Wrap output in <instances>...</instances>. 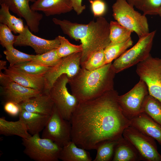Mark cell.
Here are the masks:
<instances>
[{
    "label": "cell",
    "instance_id": "38",
    "mask_svg": "<svg viewBox=\"0 0 161 161\" xmlns=\"http://www.w3.org/2000/svg\"><path fill=\"white\" fill-rule=\"evenodd\" d=\"M73 10L78 15L81 14L85 9L86 6L82 4V0H71Z\"/></svg>",
    "mask_w": 161,
    "mask_h": 161
},
{
    "label": "cell",
    "instance_id": "12",
    "mask_svg": "<svg viewBox=\"0 0 161 161\" xmlns=\"http://www.w3.org/2000/svg\"><path fill=\"white\" fill-rule=\"evenodd\" d=\"M149 94L145 83L140 79L139 82L129 92L119 95L118 101L123 113L130 120L141 113L146 96Z\"/></svg>",
    "mask_w": 161,
    "mask_h": 161
},
{
    "label": "cell",
    "instance_id": "7",
    "mask_svg": "<svg viewBox=\"0 0 161 161\" xmlns=\"http://www.w3.org/2000/svg\"><path fill=\"white\" fill-rule=\"evenodd\" d=\"M69 79L66 74L59 77L49 90L50 96L62 116L70 121L72 114L79 102L68 91L66 85Z\"/></svg>",
    "mask_w": 161,
    "mask_h": 161
},
{
    "label": "cell",
    "instance_id": "17",
    "mask_svg": "<svg viewBox=\"0 0 161 161\" xmlns=\"http://www.w3.org/2000/svg\"><path fill=\"white\" fill-rule=\"evenodd\" d=\"M30 7L32 10L41 11L47 16L66 13L73 10L71 0H35Z\"/></svg>",
    "mask_w": 161,
    "mask_h": 161
},
{
    "label": "cell",
    "instance_id": "14",
    "mask_svg": "<svg viewBox=\"0 0 161 161\" xmlns=\"http://www.w3.org/2000/svg\"><path fill=\"white\" fill-rule=\"evenodd\" d=\"M60 44L57 37L52 40L41 38L33 34L27 25L23 31L16 36L14 46H30L33 48L37 55H39L57 49Z\"/></svg>",
    "mask_w": 161,
    "mask_h": 161
},
{
    "label": "cell",
    "instance_id": "18",
    "mask_svg": "<svg viewBox=\"0 0 161 161\" xmlns=\"http://www.w3.org/2000/svg\"><path fill=\"white\" fill-rule=\"evenodd\" d=\"M2 87V94L6 101H12L18 104L42 92L23 86L12 80Z\"/></svg>",
    "mask_w": 161,
    "mask_h": 161
},
{
    "label": "cell",
    "instance_id": "1",
    "mask_svg": "<svg viewBox=\"0 0 161 161\" xmlns=\"http://www.w3.org/2000/svg\"><path fill=\"white\" fill-rule=\"evenodd\" d=\"M118 96L114 89L79 103L70 121L71 140L86 150H97L106 141L122 137L130 121L119 103Z\"/></svg>",
    "mask_w": 161,
    "mask_h": 161
},
{
    "label": "cell",
    "instance_id": "22",
    "mask_svg": "<svg viewBox=\"0 0 161 161\" xmlns=\"http://www.w3.org/2000/svg\"><path fill=\"white\" fill-rule=\"evenodd\" d=\"M86 150L78 147L71 140L62 148L59 159L63 161H91L90 154Z\"/></svg>",
    "mask_w": 161,
    "mask_h": 161
},
{
    "label": "cell",
    "instance_id": "31",
    "mask_svg": "<svg viewBox=\"0 0 161 161\" xmlns=\"http://www.w3.org/2000/svg\"><path fill=\"white\" fill-rule=\"evenodd\" d=\"M3 53L10 63V67L25 62L31 61L36 55H32L24 53L13 47L9 50H6Z\"/></svg>",
    "mask_w": 161,
    "mask_h": 161
},
{
    "label": "cell",
    "instance_id": "40",
    "mask_svg": "<svg viewBox=\"0 0 161 161\" xmlns=\"http://www.w3.org/2000/svg\"><path fill=\"white\" fill-rule=\"evenodd\" d=\"M7 63V61L3 60L0 61V71H1L2 69L4 70L7 68L5 66Z\"/></svg>",
    "mask_w": 161,
    "mask_h": 161
},
{
    "label": "cell",
    "instance_id": "24",
    "mask_svg": "<svg viewBox=\"0 0 161 161\" xmlns=\"http://www.w3.org/2000/svg\"><path fill=\"white\" fill-rule=\"evenodd\" d=\"M0 5V23L6 25L15 34L22 32L25 27L23 20L12 15L8 7L4 4H1Z\"/></svg>",
    "mask_w": 161,
    "mask_h": 161
},
{
    "label": "cell",
    "instance_id": "26",
    "mask_svg": "<svg viewBox=\"0 0 161 161\" xmlns=\"http://www.w3.org/2000/svg\"><path fill=\"white\" fill-rule=\"evenodd\" d=\"M133 42L131 38L122 42H111L104 49L106 64L112 63L132 46Z\"/></svg>",
    "mask_w": 161,
    "mask_h": 161
},
{
    "label": "cell",
    "instance_id": "8",
    "mask_svg": "<svg viewBox=\"0 0 161 161\" xmlns=\"http://www.w3.org/2000/svg\"><path fill=\"white\" fill-rule=\"evenodd\" d=\"M136 72L146 84L149 94L161 102V58L150 54L137 64Z\"/></svg>",
    "mask_w": 161,
    "mask_h": 161
},
{
    "label": "cell",
    "instance_id": "20",
    "mask_svg": "<svg viewBox=\"0 0 161 161\" xmlns=\"http://www.w3.org/2000/svg\"><path fill=\"white\" fill-rule=\"evenodd\" d=\"M50 116L22 110L19 115V119L23 121L28 132L32 135L39 134L43 130Z\"/></svg>",
    "mask_w": 161,
    "mask_h": 161
},
{
    "label": "cell",
    "instance_id": "3",
    "mask_svg": "<svg viewBox=\"0 0 161 161\" xmlns=\"http://www.w3.org/2000/svg\"><path fill=\"white\" fill-rule=\"evenodd\" d=\"M116 74L112 63L92 70L81 67L75 76L69 79L72 94L79 103L98 97L114 89Z\"/></svg>",
    "mask_w": 161,
    "mask_h": 161
},
{
    "label": "cell",
    "instance_id": "11",
    "mask_svg": "<svg viewBox=\"0 0 161 161\" xmlns=\"http://www.w3.org/2000/svg\"><path fill=\"white\" fill-rule=\"evenodd\" d=\"M82 52L73 53L61 58L59 62L50 67L44 75L46 83L45 92H49L54 82L60 76L66 74L69 79L75 76L80 67Z\"/></svg>",
    "mask_w": 161,
    "mask_h": 161
},
{
    "label": "cell",
    "instance_id": "21",
    "mask_svg": "<svg viewBox=\"0 0 161 161\" xmlns=\"http://www.w3.org/2000/svg\"><path fill=\"white\" fill-rule=\"evenodd\" d=\"M0 134L6 136L16 135L22 139L27 138L32 136L22 120L10 121L3 117L0 118Z\"/></svg>",
    "mask_w": 161,
    "mask_h": 161
},
{
    "label": "cell",
    "instance_id": "15",
    "mask_svg": "<svg viewBox=\"0 0 161 161\" xmlns=\"http://www.w3.org/2000/svg\"><path fill=\"white\" fill-rule=\"evenodd\" d=\"M21 110L50 115L55 104L49 92H44L19 103Z\"/></svg>",
    "mask_w": 161,
    "mask_h": 161
},
{
    "label": "cell",
    "instance_id": "6",
    "mask_svg": "<svg viewBox=\"0 0 161 161\" xmlns=\"http://www.w3.org/2000/svg\"><path fill=\"white\" fill-rule=\"evenodd\" d=\"M156 32L139 38L135 45L115 60L112 66L116 73L137 64L149 55Z\"/></svg>",
    "mask_w": 161,
    "mask_h": 161
},
{
    "label": "cell",
    "instance_id": "27",
    "mask_svg": "<svg viewBox=\"0 0 161 161\" xmlns=\"http://www.w3.org/2000/svg\"><path fill=\"white\" fill-rule=\"evenodd\" d=\"M133 7L143 12L144 15H158L161 0H126Z\"/></svg>",
    "mask_w": 161,
    "mask_h": 161
},
{
    "label": "cell",
    "instance_id": "39",
    "mask_svg": "<svg viewBox=\"0 0 161 161\" xmlns=\"http://www.w3.org/2000/svg\"><path fill=\"white\" fill-rule=\"evenodd\" d=\"M11 80V79L7 75L0 71V83L2 87L5 86Z\"/></svg>",
    "mask_w": 161,
    "mask_h": 161
},
{
    "label": "cell",
    "instance_id": "41",
    "mask_svg": "<svg viewBox=\"0 0 161 161\" xmlns=\"http://www.w3.org/2000/svg\"><path fill=\"white\" fill-rule=\"evenodd\" d=\"M158 15L161 17V7L159 10Z\"/></svg>",
    "mask_w": 161,
    "mask_h": 161
},
{
    "label": "cell",
    "instance_id": "23",
    "mask_svg": "<svg viewBox=\"0 0 161 161\" xmlns=\"http://www.w3.org/2000/svg\"><path fill=\"white\" fill-rule=\"evenodd\" d=\"M142 159L134 146L123 137L116 146L112 161H139Z\"/></svg>",
    "mask_w": 161,
    "mask_h": 161
},
{
    "label": "cell",
    "instance_id": "36",
    "mask_svg": "<svg viewBox=\"0 0 161 161\" xmlns=\"http://www.w3.org/2000/svg\"><path fill=\"white\" fill-rule=\"evenodd\" d=\"M92 12L95 16H101L105 13L106 5L102 0H89Z\"/></svg>",
    "mask_w": 161,
    "mask_h": 161
},
{
    "label": "cell",
    "instance_id": "33",
    "mask_svg": "<svg viewBox=\"0 0 161 161\" xmlns=\"http://www.w3.org/2000/svg\"><path fill=\"white\" fill-rule=\"evenodd\" d=\"M104 49H100L92 53L81 67L87 70H92L106 64Z\"/></svg>",
    "mask_w": 161,
    "mask_h": 161
},
{
    "label": "cell",
    "instance_id": "19",
    "mask_svg": "<svg viewBox=\"0 0 161 161\" xmlns=\"http://www.w3.org/2000/svg\"><path fill=\"white\" fill-rule=\"evenodd\" d=\"M5 73L12 80L23 86L41 92L45 91L46 83L44 76L31 75L9 67L5 70Z\"/></svg>",
    "mask_w": 161,
    "mask_h": 161
},
{
    "label": "cell",
    "instance_id": "25",
    "mask_svg": "<svg viewBox=\"0 0 161 161\" xmlns=\"http://www.w3.org/2000/svg\"><path fill=\"white\" fill-rule=\"evenodd\" d=\"M141 112L146 114L161 125V102L149 94L143 102Z\"/></svg>",
    "mask_w": 161,
    "mask_h": 161
},
{
    "label": "cell",
    "instance_id": "37",
    "mask_svg": "<svg viewBox=\"0 0 161 161\" xmlns=\"http://www.w3.org/2000/svg\"><path fill=\"white\" fill-rule=\"evenodd\" d=\"M4 109L7 113L13 117L19 115L21 110L19 104L10 101H6Z\"/></svg>",
    "mask_w": 161,
    "mask_h": 161
},
{
    "label": "cell",
    "instance_id": "28",
    "mask_svg": "<svg viewBox=\"0 0 161 161\" xmlns=\"http://www.w3.org/2000/svg\"><path fill=\"white\" fill-rule=\"evenodd\" d=\"M132 31L122 26L117 21L109 23V38L111 42H122L131 38Z\"/></svg>",
    "mask_w": 161,
    "mask_h": 161
},
{
    "label": "cell",
    "instance_id": "16",
    "mask_svg": "<svg viewBox=\"0 0 161 161\" xmlns=\"http://www.w3.org/2000/svg\"><path fill=\"white\" fill-rule=\"evenodd\" d=\"M130 126L156 140L161 145V125L141 112L130 120Z\"/></svg>",
    "mask_w": 161,
    "mask_h": 161
},
{
    "label": "cell",
    "instance_id": "34",
    "mask_svg": "<svg viewBox=\"0 0 161 161\" xmlns=\"http://www.w3.org/2000/svg\"><path fill=\"white\" fill-rule=\"evenodd\" d=\"M58 56L57 49H53L43 54L37 55L31 61L49 67L56 65L61 60Z\"/></svg>",
    "mask_w": 161,
    "mask_h": 161
},
{
    "label": "cell",
    "instance_id": "5",
    "mask_svg": "<svg viewBox=\"0 0 161 161\" xmlns=\"http://www.w3.org/2000/svg\"><path fill=\"white\" fill-rule=\"evenodd\" d=\"M24 153L35 161H58L62 148L53 140L41 137L39 134L22 139Z\"/></svg>",
    "mask_w": 161,
    "mask_h": 161
},
{
    "label": "cell",
    "instance_id": "4",
    "mask_svg": "<svg viewBox=\"0 0 161 161\" xmlns=\"http://www.w3.org/2000/svg\"><path fill=\"white\" fill-rule=\"evenodd\" d=\"M112 7L114 19L122 26L134 32L139 38L150 32L145 16L136 11L126 0H116Z\"/></svg>",
    "mask_w": 161,
    "mask_h": 161
},
{
    "label": "cell",
    "instance_id": "9",
    "mask_svg": "<svg viewBox=\"0 0 161 161\" xmlns=\"http://www.w3.org/2000/svg\"><path fill=\"white\" fill-rule=\"evenodd\" d=\"M123 136L134 146L142 160L161 161V155L154 138L130 126L124 130Z\"/></svg>",
    "mask_w": 161,
    "mask_h": 161
},
{
    "label": "cell",
    "instance_id": "13",
    "mask_svg": "<svg viewBox=\"0 0 161 161\" xmlns=\"http://www.w3.org/2000/svg\"><path fill=\"white\" fill-rule=\"evenodd\" d=\"M35 0H0V4H4L8 7L10 10L20 18H24L31 31L37 33L39 32L40 22L43 16L31 9L29 2H34Z\"/></svg>",
    "mask_w": 161,
    "mask_h": 161
},
{
    "label": "cell",
    "instance_id": "35",
    "mask_svg": "<svg viewBox=\"0 0 161 161\" xmlns=\"http://www.w3.org/2000/svg\"><path fill=\"white\" fill-rule=\"evenodd\" d=\"M16 37L6 25L0 23V44L3 47L7 50L13 48Z\"/></svg>",
    "mask_w": 161,
    "mask_h": 161
},
{
    "label": "cell",
    "instance_id": "32",
    "mask_svg": "<svg viewBox=\"0 0 161 161\" xmlns=\"http://www.w3.org/2000/svg\"><path fill=\"white\" fill-rule=\"evenodd\" d=\"M57 37L60 43L59 47L57 49V52L60 58L82 52L83 48L81 44L79 45L74 44L70 42L64 37L61 35Z\"/></svg>",
    "mask_w": 161,
    "mask_h": 161
},
{
    "label": "cell",
    "instance_id": "29",
    "mask_svg": "<svg viewBox=\"0 0 161 161\" xmlns=\"http://www.w3.org/2000/svg\"><path fill=\"white\" fill-rule=\"evenodd\" d=\"M122 137L117 139L107 140L101 144L97 149L96 155L93 161H112L115 148Z\"/></svg>",
    "mask_w": 161,
    "mask_h": 161
},
{
    "label": "cell",
    "instance_id": "2",
    "mask_svg": "<svg viewBox=\"0 0 161 161\" xmlns=\"http://www.w3.org/2000/svg\"><path fill=\"white\" fill-rule=\"evenodd\" d=\"M53 22L60 26L64 33L70 38L80 40L82 46L81 66L94 52L104 49L111 42L109 23L102 16L87 24L53 18Z\"/></svg>",
    "mask_w": 161,
    "mask_h": 161
},
{
    "label": "cell",
    "instance_id": "30",
    "mask_svg": "<svg viewBox=\"0 0 161 161\" xmlns=\"http://www.w3.org/2000/svg\"><path fill=\"white\" fill-rule=\"evenodd\" d=\"M9 67L31 75L44 76L50 67L32 61L14 65Z\"/></svg>",
    "mask_w": 161,
    "mask_h": 161
},
{
    "label": "cell",
    "instance_id": "10",
    "mask_svg": "<svg viewBox=\"0 0 161 161\" xmlns=\"http://www.w3.org/2000/svg\"><path fill=\"white\" fill-rule=\"evenodd\" d=\"M71 131L70 121L62 116L55 105L41 137L51 139L63 147L71 140Z\"/></svg>",
    "mask_w": 161,
    "mask_h": 161
}]
</instances>
